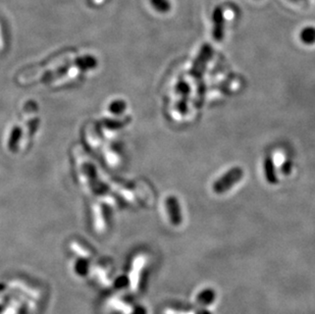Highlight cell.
I'll return each instance as SVG.
<instances>
[{"instance_id":"obj_1","label":"cell","mask_w":315,"mask_h":314,"mask_svg":"<svg viewBox=\"0 0 315 314\" xmlns=\"http://www.w3.org/2000/svg\"><path fill=\"white\" fill-rule=\"evenodd\" d=\"M212 46L205 44L201 48L200 54L196 58V60L193 64V66L190 70L191 76L197 80V101H196L197 106H201L202 103H203V100H204L205 85L203 83L202 78H203L204 72L206 70V66H207L208 62L210 60V58H212Z\"/></svg>"},{"instance_id":"obj_2","label":"cell","mask_w":315,"mask_h":314,"mask_svg":"<svg viewBox=\"0 0 315 314\" xmlns=\"http://www.w3.org/2000/svg\"><path fill=\"white\" fill-rule=\"evenodd\" d=\"M244 170L240 166H234L224 174L220 178H218L212 186L214 192L216 194L222 195L230 191L234 185L243 178Z\"/></svg>"},{"instance_id":"obj_3","label":"cell","mask_w":315,"mask_h":314,"mask_svg":"<svg viewBox=\"0 0 315 314\" xmlns=\"http://www.w3.org/2000/svg\"><path fill=\"white\" fill-rule=\"evenodd\" d=\"M176 93L180 95V99L176 102V110L180 114L185 116L188 114V101L189 96L191 94V87L190 85L184 80H180L176 85Z\"/></svg>"},{"instance_id":"obj_4","label":"cell","mask_w":315,"mask_h":314,"mask_svg":"<svg viewBox=\"0 0 315 314\" xmlns=\"http://www.w3.org/2000/svg\"><path fill=\"white\" fill-rule=\"evenodd\" d=\"M166 208L170 224L174 226H180L182 222V214L178 199L174 195L168 196L166 200Z\"/></svg>"},{"instance_id":"obj_5","label":"cell","mask_w":315,"mask_h":314,"mask_svg":"<svg viewBox=\"0 0 315 314\" xmlns=\"http://www.w3.org/2000/svg\"><path fill=\"white\" fill-rule=\"evenodd\" d=\"M264 172L266 182L270 185H276L278 182V178L276 174V164L272 155H268L264 162Z\"/></svg>"},{"instance_id":"obj_6","label":"cell","mask_w":315,"mask_h":314,"mask_svg":"<svg viewBox=\"0 0 315 314\" xmlns=\"http://www.w3.org/2000/svg\"><path fill=\"white\" fill-rule=\"evenodd\" d=\"M224 20L222 10L220 8H216L214 12V38L216 41H222L224 38Z\"/></svg>"},{"instance_id":"obj_7","label":"cell","mask_w":315,"mask_h":314,"mask_svg":"<svg viewBox=\"0 0 315 314\" xmlns=\"http://www.w3.org/2000/svg\"><path fill=\"white\" fill-rule=\"evenodd\" d=\"M216 299V291L212 289H205L199 292L196 297V303L199 306H209L212 305Z\"/></svg>"},{"instance_id":"obj_8","label":"cell","mask_w":315,"mask_h":314,"mask_svg":"<svg viewBox=\"0 0 315 314\" xmlns=\"http://www.w3.org/2000/svg\"><path fill=\"white\" fill-rule=\"evenodd\" d=\"M151 6L158 12L166 14L170 10V2L168 0H150Z\"/></svg>"},{"instance_id":"obj_9","label":"cell","mask_w":315,"mask_h":314,"mask_svg":"<svg viewBox=\"0 0 315 314\" xmlns=\"http://www.w3.org/2000/svg\"><path fill=\"white\" fill-rule=\"evenodd\" d=\"M300 38L304 44L312 45L315 43V28L308 27L302 30Z\"/></svg>"},{"instance_id":"obj_10","label":"cell","mask_w":315,"mask_h":314,"mask_svg":"<svg viewBox=\"0 0 315 314\" xmlns=\"http://www.w3.org/2000/svg\"><path fill=\"white\" fill-rule=\"evenodd\" d=\"M280 170H282V174L290 176L293 172V162L290 160H284L280 166Z\"/></svg>"},{"instance_id":"obj_11","label":"cell","mask_w":315,"mask_h":314,"mask_svg":"<svg viewBox=\"0 0 315 314\" xmlns=\"http://www.w3.org/2000/svg\"><path fill=\"white\" fill-rule=\"evenodd\" d=\"M164 314H212L207 310H200V311H176L172 309H166Z\"/></svg>"},{"instance_id":"obj_12","label":"cell","mask_w":315,"mask_h":314,"mask_svg":"<svg viewBox=\"0 0 315 314\" xmlns=\"http://www.w3.org/2000/svg\"><path fill=\"white\" fill-rule=\"evenodd\" d=\"M4 47V37H2V29H0V49Z\"/></svg>"},{"instance_id":"obj_13","label":"cell","mask_w":315,"mask_h":314,"mask_svg":"<svg viewBox=\"0 0 315 314\" xmlns=\"http://www.w3.org/2000/svg\"><path fill=\"white\" fill-rule=\"evenodd\" d=\"M94 2H95V4H102L104 0H94Z\"/></svg>"}]
</instances>
